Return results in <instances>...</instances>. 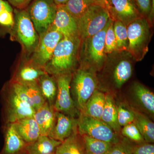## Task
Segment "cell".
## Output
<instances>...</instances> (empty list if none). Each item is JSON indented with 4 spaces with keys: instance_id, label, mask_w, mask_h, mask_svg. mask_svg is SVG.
I'll list each match as a JSON object with an SVG mask.
<instances>
[{
    "instance_id": "1",
    "label": "cell",
    "mask_w": 154,
    "mask_h": 154,
    "mask_svg": "<svg viewBox=\"0 0 154 154\" xmlns=\"http://www.w3.org/2000/svg\"><path fill=\"white\" fill-rule=\"evenodd\" d=\"M81 40L79 37H63L58 43L52 56L45 66L48 74L56 76L73 73L79 62Z\"/></svg>"
},
{
    "instance_id": "2",
    "label": "cell",
    "mask_w": 154,
    "mask_h": 154,
    "mask_svg": "<svg viewBox=\"0 0 154 154\" xmlns=\"http://www.w3.org/2000/svg\"><path fill=\"white\" fill-rule=\"evenodd\" d=\"M132 57L127 51L107 54L103 68V79L110 88L118 90L129 80L133 73Z\"/></svg>"
},
{
    "instance_id": "3",
    "label": "cell",
    "mask_w": 154,
    "mask_h": 154,
    "mask_svg": "<svg viewBox=\"0 0 154 154\" xmlns=\"http://www.w3.org/2000/svg\"><path fill=\"white\" fill-rule=\"evenodd\" d=\"M108 23L109 21L105 28L95 35L81 41L79 52L80 66L92 69L96 72L103 68L107 59L105 39Z\"/></svg>"
},
{
    "instance_id": "4",
    "label": "cell",
    "mask_w": 154,
    "mask_h": 154,
    "mask_svg": "<svg viewBox=\"0 0 154 154\" xmlns=\"http://www.w3.org/2000/svg\"><path fill=\"white\" fill-rule=\"evenodd\" d=\"M99 81L96 72L80 66L72 73L70 92L72 98L80 112L84 110L87 101L97 90Z\"/></svg>"
},
{
    "instance_id": "5",
    "label": "cell",
    "mask_w": 154,
    "mask_h": 154,
    "mask_svg": "<svg viewBox=\"0 0 154 154\" xmlns=\"http://www.w3.org/2000/svg\"><path fill=\"white\" fill-rule=\"evenodd\" d=\"M128 46L127 51L135 61L142 60L149 50L151 38V25L146 18L135 19L127 26Z\"/></svg>"
},
{
    "instance_id": "6",
    "label": "cell",
    "mask_w": 154,
    "mask_h": 154,
    "mask_svg": "<svg viewBox=\"0 0 154 154\" xmlns=\"http://www.w3.org/2000/svg\"><path fill=\"white\" fill-rule=\"evenodd\" d=\"M110 19L105 4H97L91 6L77 20L79 38L82 41L95 35L105 28Z\"/></svg>"
},
{
    "instance_id": "7",
    "label": "cell",
    "mask_w": 154,
    "mask_h": 154,
    "mask_svg": "<svg viewBox=\"0 0 154 154\" xmlns=\"http://www.w3.org/2000/svg\"><path fill=\"white\" fill-rule=\"evenodd\" d=\"M14 33L26 53L32 54L38 44L39 36L27 9H15Z\"/></svg>"
},
{
    "instance_id": "8",
    "label": "cell",
    "mask_w": 154,
    "mask_h": 154,
    "mask_svg": "<svg viewBox=\"0 0 154 154\" xmlns=\"http://www.w3.org/2000/svg\"><path fill=\"white\" fill-rule=\"evenodd\" d=\"M2 98L5 124L33 117L36 110L31 105L20 99L9 85L3 89Z\"/></svg>"
},
{
    "instance_id": "9",
    "label": "cell",
    "mask_w": 154,
    "mask_h": 154,
    "mask_svg": "<svg viewBox=\"0 0 154 154\" xmlns=\"http://www.w3.org/2000/svg\"><path fill=\"white\" fill-rule=\"evenodd\" d=\"M78 131L81 135H87L112 144L116 143L122 137L104 122L80 113L78 118Z\"/></svg>"
},
{
    "instance_id": "10",
    "label": "cell",
    "mask_w": 154,
    "mask_h": 154,
    "mask_svg": "<svg viewBox=\"0 0 154 154\" xmlns=\"http://www.w3.org/2000/svg\"><path fill=\"white\" fill-rule=\"evenodd\" d=\"M27 10L39 36L52 25L57 5L53 0H33Z\"/></svg>"
},
{
    "instance_id": "11",
    "label": "cell",
    "mask_w": 154,
    "mask_h": 154,
    "mask_svg": "<svg viewBox=\"0 0 154 154\" xmlns=\"http://www.w3.org/2000/svg\"><path fill=\"white\" fill-rule=\"evenodd\" d=\"M72 73H69L54 76L57 84V91L54 107L58 112L78 118L80 111L75 105L70 92Z\"/></svg>"
},
{
    "instance_id": "12",
    "label": "cell",
    "mask_w": 154,
    "mask_h": 154,
    "mask_svg": "<svg viewBox=\"0 0 154 154\" xmlns=\"http://www.w3.org/2000/svg\"><path fill=\"white\" fill-rule=\"evenodd\" d=\"M63 37L58 31L49 28L39 35L38 44L29 59L33 63L44 68L52 56L58 43Z\"/></svg>"
},
{
    "instance_id": "13",
    "label": "cell",
    "mask_w": 154,
    "mask_h": 154,
    "mask_svg": "<svg viewBox=\"0 0 154 154\" xmlns=\"http://www.w3.org/2000/svg\"><path fill=\"white\" fill-rule=\"evenodd\" d=\"M105 5L110 19L120 21L126 27L135 19L143 17L134 0H107Z\"/></svg>"
},
{
    "instance_id": "14",
    "label": "cell",
    "mask_w": 154,
    "mask_h": 154,
    "mask_svg": "<svg viewBox=\"0 0 154 154\" xmlns=\"http://www.w3.org/2000/svg\"><path fill=\"white\" fill-rule=\"evenodd\" d=\"M50 28L58 31L63 37H79L77 21L63 5L57 6L55 18Z\"/></svg>"
},
{
    "instance_id": "15",
    "label": "cell",
    "mask_w": 154,
    "mask_h": 154,
    "mask_svg": "<svg viewBox=\"0 0 154 154\" xmlns=\"http://www.w3.org/2000/svg\"><path fill=\"white\" fill-rule=\"evenodd\" d=\"M45 72L44 68L33 63L29 59L19 66L11 82L23 85L37 83L39 78Z\"/></svg>"
},
{
    "instance_id": "16",
    "label": "cell",
    "mask_w": 154,
    "mask_h": 154,
    "mask_svg": "<svg viewBox=\"0 0 154 154\" xmlns=\"http://www.w3.org/2000/svg\"><path fill=\"white\" fill-rule=\"evenodd\" d=\"M57 111L47 102L35 111L33 117L37 122L41 135L51 137L56 121Z\"/></svg>"
},
{
    "instance_id": "17",
    "label": "cell",
    "mask_w": 154,
    "mask_h": 154,
    "mask_svg": "<svg viewBox=\"0 0 154 154\" xmlns=\"http://www.w3.org/2000/svg\"><path fill=\"white\" fill-rule=\"evenodd\" d=\"M133 99L142 111L154 117V95L153 93L143 85L135 82L131 88Z\"/></svg>"
},
{
    "instance_id": "18",
    "label": "cell",
    "mask_w": 154,
    "mask_h": 154,
    "mask_svg": "<svg viewBox=\"0 0 154 154\" xmlns=\"http://www.w3.org/2000/svg\"><path fill=\"white\" fill-rule=\"evenodd\" d=\"M77 131L78 118L57 111L56 121L51 137L62 142Z\"/></svg>"
},
{
    "instance_id": "19",
    "label": "cell",
    "mask_w": 154,
    "mask_h": 154,
    "mask_svg": "<svg viewBox=\"0 0 154 154\" xmlns=\"http://www.w3.org/2000/svg\"><path fill=\"white\" fill-rule=\"evenodd\" d=\"M62 142L47 135H40L36 140L27 144L25 150L27 154H55Z\"/></svg>"
},
{
    "instance_id": "20",
    "label": "cell",
    "mask_w": 154,
    "mask_h": 154,
    "mask_svg": "<svg viewBox=\"0 0 154 154\" xmlns=\"http://www.w3.org/2000/svg\"><path fill=\"white\" fill-rule=\"evenodd\" d=\"M5 127L4 154H17L25 150L27 143L16 130L14 123H7Z\"/></svg>"
},
{
    "instance_id": "21",
    "label": "cell",
    "mask_w": 154,
    "mask_h": 154,
    "mask_svg": "<svg viewBox=\"0 0 154 154\" xmlns=\"http://www.w3.org/2000/svg\"><path fill=\"white\" fill-rule=\"evenodd\" d=\"M14 124L17 132L27 144L33 142L41 135L39 127L33 117L22 119Z\"/></svg>"
},
{
    "instance_id": "22",
    "label": "cell",
    "mask_w": 154,
    "mask_h": 154,
    "mask_svg": "<svg viewBox=\"0 0 154 154\" xmlns=\"http://www.w3.org/2000/svg\"><path fill=\"white\" fill-rule=\"evenodd\" d=\"M105 101V93L97 89L88 99L84 110L80 113L101 120Z\"/></svg>"
},
{
    "instance_id": "23",
    "label": "cell",
    "mask_w": 154,
    "mask_h": 154,
    "mask_svg": "<svg viewBox=\"0 0 154 154\" xmlns=\"http://www.w3.org/2000/svg\"><path fill=\"white\" fill-rule=\"evenodd\" d=\"M101 120L108 125L117 134L121 135V128L117 120L116 104L113 96L109 93L105 94V105Z\"/></svg>"
},
{
    "instance_id": "24",
    "label": "cell",
    "mask_w": 154,
    "mask_h": 154,
    "mask_svg": "<svg viewBox=\"0 0 154 154\" xmlns=\"http://www.w3.org/2000/svg\"><path fill=\"white\" fill-rule=\"evenodd\" d=\"M38 85L45 102L54 107L57 91L55 77L45 72L38 79Z\"/></svg>"
},
{
    "instance_id": "25",
    "label": "cell",
    "mask_w": 154,
    "mask_h": 154,
    "mask_svg": "<svg viewBox=\"0 0 154 154\" xmlns=\"http://www.w3.org/2000/svg\"><path fill=\"white\" fill-rule=\"evenodd\" d=\"M55 154H86L82 136L74 133L57 147Z\"/></svg>"
},
{
    "instance_id": "26",
    "label": "cell",
    "mask_w": 154,
    "mask_h": 154,
    "mask_svg": "<svg viewBox=\"0 0 154 154\" xmlns=\"http://www.w3.org/2000/svg\"><path fill=\"white\" fill-rule=\"evenodd\" d=\"M134 114V123L146 142H154V123L148 116L134 107H132Z\"/></svg>"
},
{
    "instance_id": "27",
    "label": "cell",
    "mask_w": 154,
    "mask_h": 154,
    "mask_svg": "<svg viewBox=\"0 0 154 154\" xmlns=\"http://www.w3.org/2000/svg\"><path fill=\"white\" fill-rule=\"evenodd\" d=\"M81 136L86 154H107L113 144L96 139L87 135Z\"/></svg>"
},
{
    "instance_id": "28",
    "label": "cell",
    "mask_w": 154,
    "mask_h": 154,
    "mask_svg": "<svg viewBox=\"0 0 154 154\" xmlns=\"http://www.w3.org/2000/svg\"><path fill=\"white\" fill-rule=\"evenodd\" d=\"M97 4L102 3L96 0H68L63 6L77 21L91 6Z\"/></svg>"
},
{
    "instance_id": "29",
    "label": "cell",
    "mask_w": 154,
    "mask_h": 154,
    "mask_svg": "<svg viewBox=\"0 0 154 154\" xmlns=\"http://www.w3.org/2000/svg\"><path fill=\"white\" fill-rule=\"evenodd\" d=\"M113 30L116 41V51L127 50L128 46L127 27L123 23L119 21H113Z\"/></svg>"
},
{
    "instance_id": "30",
    "label": "cell",
    "mask_w": 154,
    "mask_h": 154,
    "mask_svg": "<svg viewBox=\"0 0 154 154\" xmlns=\"http://www.w3.org/2000/svg\"><path fill=\"white\" fill-rule=\"evenodd\" d=\"M117 120L120 127L134 122V114L132 107L124 102L116 103Z\"/></svg>"
},
{
    "instance_id": "31",
    "label": "cell",
    "mask_w": 154,
    "mask_h": 154,
    "mask_svg": "<svg viewBox=\"0 0 154 154\" xmlns=\"http://www.w3.org/2000/svg\"><path fill=\"white\" fill-rule=\"evenodd\" d=\"M24 86L31 105L35 110L43 106L46 102L42 96L38 83Z\"/></svg>"
},
{
    "instance_id": "32",
    "label": "cell",
    "mask_w": 154,
    "mask_h": 154,
    "mask_svg": "<svg viewBox=\"0 0 154 154\" xmlns=\"http://www.w3.org/2000/svg\"><path fill=\"white\" fill-rule=\"evenodd\" d=\"M120 134L122 136L126 138L135 144H138L146 142L134 122L122 127Z\"/></svg>"
},
{
    "instance_id": "33",
    "label": "cell",
    "mask_w": 154,
    "mask_h": 154,
    "mask_svg": "<svg viewBox=\"0 0 154 154\" xmlns=\"http://www.w3.org/2000/svg\"><path fill=\"white\" fill-rule=\"evenodd\" d=\"M134 144L122 137L120 140L112 145L107 154H132Z\"/></svg>"
},
{
    "instance_id": "34",
    "label": "cell",
    "mask_w": 154,
    "mask_h": 154,
    "mask_svg": "<svg viewBox=\"0 0 154 154\" xmlns=\"http://www.w3.org/2000/svg\"><path fill=\"white\" fill-rule=\"evenodd\" d=\"M113 24V20L110 19L105 33V52L107 55L116 51V41Z\"/></svg>"
},
{
    "instance_id": "35",
    "label": "cell",
    "mask_w": 154,
    "mask_h": 154,
    "mask_svg": "<svg viewBox=\"0 0 154 154\" xmlns=\"http://www.w3.org/2000/svg\"><path fill=\"white\" fill-rule=\"evenodd\" d=\"M134 1L142 16L146 17L149 20L152 11L151 0H134Z\"/></svg>"
},
{
    "instance_id": "36",
    "label": "cell",
    "mask_w": 154,
    "mask_h": 154,
    "mask_svg": "<svg viewBox=\"0 0 154 154\" xmlns=\"http://www.w3.org/2000/svg\"><path fill=\"white\" fill-rule=\"evenodd\" d=\"M132 154H154L153 143L145 142L134 144Z\"/></svg>"
},
{
    "instance_id": "37",
    "label": "cell",
    "mask_w": 154,
    "mask_h": 154,
    "mask_svg": "<svg viewBox=\"0 0 154 154\" xmlns=\"http://www.w3.org/2000/svg\"><path fill=\"white\" fill-rule=\"evenodd\" d=\"M14 23V17L12 12L7 11H4L0 12L1 25L8 27H13Z\"/></svg>"
},
{
    "instance_id": "38",
    "label": "cell",
    "mask_w": 154,
    "mask_h": 154,
    "mask_svg": "<svg viewBox=\"0 0 154 154\" xmlns=\"http://www.w3.org/2000/svg\"><path fill=\"white\" fill-rule=\"evenodd\" d=\"M12 5L17 9H25L28 7L33 0H8Z\"/></svg>"
},
{
    "instance_id": "39",
    "label": "cell",
    "mask_w": 154,
    "mask_h": 154,
    "mask_svg": "<svg viewBox=\"0 0 154 154\" xmlns=\"http://www.w3.org/2000/svg\"><path fill=\"white\" fill-rule=\"evenodd\" d=\"M4 11L13 13V9L8 2L4 0H0V12Z\"/></svg>"
},
{
    "instance_id": "40",
    "label": "cell",
    "mask_w": 154,
    "mask_h": 154,
    "mask_svg": "<svg viewBox=\"0 0 154 154\" xmlns=\"http://www.w3.org/2000/svg\"><path fill=\"white\" fill-rule=\"evenodd\" d=\"M57 6L64 5L68 0H53Z\"/></svg>"
},
{
    "instance_id": "41",
    "label": "cell",
    "mask_w": 154,
    "mask_h": 154,
    "mask_svg": "<svg viewBox=\"0 0 154 154\" xmlns=\"http://www.w3.org/2000/svg\"><path fill=\"white\" fill-rule=\"evenodd\" d=\"M96 1H98L99 2L102 3V4H105V2H106L107 0H96Z\"/></svg>"
}]
</instances>
